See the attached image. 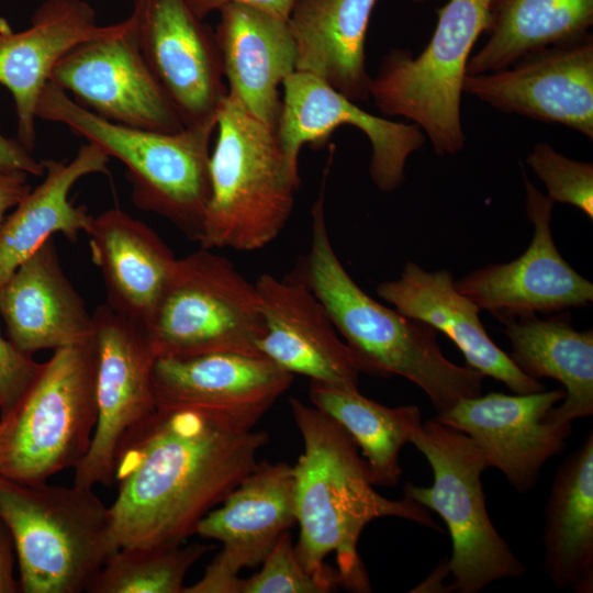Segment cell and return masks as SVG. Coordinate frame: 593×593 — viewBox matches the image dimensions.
I'll return each mask as SVG.
<instances>
[{
	"label": "cell",
	"instance_id": "6da1fadb",
	"mask_svg": "<svg viewBox=\"0 0 593 593\" xmlns=\"http://www.w3.org/2000/svg\"><path fill=\"white\" fill-rule=\"evenodd\" d=\"M262 430L191 409L157 410L119 446L109 507L121 547L179 545L257 465Z\"/></svg>",
	"mask_w": 593,
	"mask_h": 593
},
{
	"label": "cell",
	"instance_id": "7a4b0ae2",
	"mask_svg": "<svg viewBox=\"0 0 593 593\" xmlns=\"http://www.w3.org/2000/svg\"><path fill=\"white\" fill-rule=\"evenodd\" d=\"M303 452L293 469L296 553L304 568L329 592L338 586L371 591L358 552L363 528L381 517H399L440 530L428 510L409 499L390 500L371 482L365 459L349 434L315 406L290 398Z\"/></svg>",
	"mask_w": 593,
	"mask_h": 593
},
{
	"label": "cell",
	"instance_id": "3957f363",
	"mask_svg": "<svg viewBox=\"0 0 593 593\" xmlns=\"http://www.w3.org/2000/svg\"><path fill=\"white\" fill-rule=\"evenodd\" d=\"M314 203L311 246L301 275L324 306L336 331L373 376L403 377L429 399L437 414L459 400L482 393L484 377L450 361L437 343L438 332L377 302L349 276L331 243L324 208L326 179Z\"/></svg>",
	"mask_w": 593,
	"mask_h": 593
},
{
	"label": "cell",
	"instance_id": "277c9868",
	"mask_svg": "<svg viewBox=\"0 0 593 593\" xmlns=\"http://www.w3.org/2000/svg\"><path fill=\"white\" fill-rule=\"evenodd\" d=\"M210 156L211 192L200 247L253 251L275 240L293 211L299 164L276 133L227 91Z\"/></svg>",
	"mask_w": 593,
	"mask_h": 593
},
{
	"label": "cell",
	"instance_id": "5b68a950",
	"mask_svg": "<svg viewBox=\"0 0 593 593\" xmlns=\"http://www.w3.org/2000/svg\"><path fill=\"white\" fill-rule=\"evenodd\" d=\"M36 118L67 126L126 167L132 202L200 240L210 186V142L216 122L168 134L110 122L77 103L48 81Z\"/></svg>",
	"mask_w": 593,
	"mask_h": 593
},
{
	"label": "cell",
	"instance_id": "8992f818",
	"mask_svg": "<svg viewBox=\"0 0 593 593\" xmlns=\"http://www.w3.org/2000/svg\"><path fill=\"white\" fill-rule=\"evenodd\" d=\"M0 518L24 593H80L119 549L109 507L93 489L24 484L0 474Z\"/></svg>",
	"mask_w": 593,
	"mask_h": 593
},
{
	"label": "cell",
	"instance_id": "52a82bcc",
	"mask_svg": "<svg viewBox=\"0 0 593 593\" xmlns=\"http://www.w3.org/2000/svg\"><path fill=\"white\" fill-rule=\"evenodd\" d=\"M94 339L55 349L33 381L0 416V474L46 482L85 458L97 423Z\"/></svg>",
	"mask_w": 593,
	"mask_h": 593
},
{
	"label": "cell",
	"instance_id": "ba28073f",
	"mask_svg": "<svg viewBox=\"0 0 593 593\" xmlns=\"http://www.w3.org/2000/svg\"><path fill=\"white\" fill-rule=\"evenodd\" d=\"M410 443L426 458L434 481L430 486L407 482L404 496L446 523L452 541L446 563V572L452 575L450 588L478 593L495 581L524 575L526 567L488 514L481 481L488 465L474 443L436 419L423 422Z\"/></svg>",
	"mask_w": 593,
	"mask_h": 593
},
{
	"label": "cell",
	"instance_id": "9c48e42d",
	"mask_svg": "<svg viewBox=\"0 0 593 593\" xmlns=\"http://www.w3.org/2000/svg\"><path fill=\"white\" fill-rule=\"evenodd\" d=\"M492 0H448L438 11L434 33L416 56L391 49L371 78L370 98L388 116L416 124L438 156L465 146L460 103L467 66L485 31Z\"/></svg>",
	"mask_w": 593,
	"mask_h": 593
},
{
	"label": "cell",
	"instance_id": "30bf717a",
	"mask_svg": "<svg viewBox=\"0 0 593 593\" xmlns=\"http://www.w3.org/2000/svg\"><path fill=\"white\" fill-rule=\"evenodd\" d=\"M144 329L158 358L261 356L265 327L255 283L226 257L200 247L177 258Z\"/></svg>",
	"mask_w": 593,
	"mask_h": 593
},
{
	"label": "cell",
	"instance_id": "8fae6325",
	"mask_svg": "<svg viewBox=\"0 0 593 593\" xmlns=\"http://www.w3.org/2000/svg\"><path fill=\"white\" fill-rule=\"evenodd\" d=\"M92 314L98 417L89 449L74 469L72 483L88 489L113 483L120 444L157 410L152 379L157 356L144 327L107 303Z\"/></svg>",
	"mask_w": 593,
	"mask_h": 593
},
{
	"label": "cell",
	"instance_id": "7c38bea8",
	"mask_svg": "<svg viewBox=\"0 0 593 593\" xmlns=\"http://www.w3.org/2000/svg\"><path fill=\"white\" fill-rule=\"evenodd\" d=\"M49 81L110 122L168 134L186 127L139 51L131 15L116 31L70 48Z\"/></svg>",
	"mask_w": 593,
	"mask_h": 593
},
{
	"label": "cell",
	"instance_id": "4fadbf2b",
	"mask_svg": "<svg viewBox=\"0 0 593 593\" xmlns=\"http://www.w3.org/2000/svg\"><path fill=\"white\" fill-rule=\"evenodd\" d=\"M296 523L292 466L262 461L198 524L195 535L222 544L202 578L183 593H240L244 568L260 564Z\"/></svg>",
	"mask_w": 593,
	"mask_h": 593
},
{
	"label": "cell",
	"instance_id": "5bb4252c",
	"mask_svg": "<svg viewBox=\"0 0 593 593\" xmlns=\"http://www.w3.org/2000/svg\"><path fill=\"white\" fill-rule=\"evenodd\" d=\"M139 51L186 127L216 122L227 93L214 32L184 0H135Z\"/></svg>",
	"mask_w": 593,
	"mask_h": 593
},
{
	"label": "cell",
	"instance_id": "9a60e30c",
	"mask_svg": "<svg viewBox=\"0 0 593 593\" xmlns=\"http://www.w3.org/2000/svg\"><path fill=\"white\" fill-rule=\"evenodd\" d=\"M525 210L534 226L528 248L516 259L490 264L455 280L458 292L491 314L561 312L589 306L593 284L561 256L552 237L553 202L542 194L522 168Z\"/></svg>",
	"mask_w": 593,
	"mask_h": 593
},
{
	"label": "cell",
	"instance_id": "2e32d148",
	"mask_svg": "<svg viewBox=\"0 0 593 593\" xmlns=\"http://www.w3.org/2000/svg\"><path fill=\"white\" fill-rule=\"evenodd\" d=\"M564 396L561 389L526 394L490 392L461 399L435 419L466 434L488 468L501 471L518 493H527L537 484L545 463L564 449L572 433L571 423L546 419L549 410Z\"/></svg>",
	"mask_w": 593,
	"mask_h": 593
},
{
	"label": "cell",
	"instance_id": "e0dca14e",
	"mask_svg": "<svg viewBox=\"0 0 593 593\" xmlns=\"http://www.w3.org/2000/svg\"><path fill=\"white\" fill-rule=\"evenodd\" d=\"M462 91L506 113L593 138V38L534 52L506 68L467 75Z\"/></svg>",
	"mask_w": 593,
	"mask_h": 593
},
{
	"label": "cell",
	"instance_id": "ac0fdd59",
	"mask_svg": "<svg viewBox=\"0 0 593 593\" xmlns=\"http://www.w3.org/2000/svg\"><path fill=\"white\" fill-rule=\"evenodd\" d=\"M282 87L276 133L293 163L299 164L304 144L322 146L337 127L348 124L361 131L370 142L369 174L374 186L383 192H392L405 181L407 158L426 139L416 124L373 115L307 72L295 70L283 80Z\"/></svg>",
	"mask_w": 593,
	"mask_h": 593
},
{
	"label": "cell",
	"instance_id": "d6986e66",
	"mask_svg": "<svg viewBox=\"0 0 593 593\" xmlns=\"http://www.w3.org/2000/svg\"><path fill=\"white\" fill-rule=\"evenodd\" d=\"M152 379L157 407L197 410L253 429L290 388L293 374L264 356L210 353L158 357Z\"/></svg>",
	"mask_w": 593,
	"mask_h": 593
},
{
	"label": "cell",
	"instance_id": "ffe728a7",
	"mask_svg": "<svg viewBox=\"0 0 593 593\" xmlns=\"http://www.w3.org/2000/svg\"><path fill=\"white\" fill-rule=\"evenodd\" d=\"M255 286L265 327L259 354L311 382L358 389L363 367L301 272L282 279L264 273Z\"/></svg>",
	"mask_w": 593,
	"mask_h": 593
},
{
	"label": "cell",
	"instance_id": "44dd1931",
	"mask_svg": "<svg viewBox=\"0 0 593 593\" xmlns=\"http://www.w3.org/2000/svg\"><path fill=\"white\" fill-rule=\"evenodd\" d=\"M119 26L120 22L99 25L94 9L85 0H46L23 31H13L0 19V85L13 98L16 138L25 147L32 150L35 145L37 102L56 63L77 44Z\"/></svg>",
	"mask_w": 593,
	"mask_h": 593
},
{
	"label": "cell",
	"instance_id": "7402d4cb",
	"mask_svg": "<svg viewBox=\"0 0 593 593\" xmlns=\"http://www.w3.org/2000/svg\"><path fill=\"white\" fill-rule=\"evenodd\" d=\"M0 317L10 342L29 355L93 338V314L64 272L54 237L0 287Z\"/></svg>",
	"mask_w": 593,
	"mask_h": 593
},
{
	"label": "cell",
	"instance_id": "603a6c76",
	"mask_svg": "<svg viewBox=\"0 0 593 593\" xmlns=\"http://www.w3.org/2000/svg\"><path fill=\"white\" fill-rule=\"evenodd\" d=\"M449 270L427 271L413 261L405 262L400 277L377 287V294L395 310L444 333L462 353L467 366L504 383L515 394L545 390L544 384L525 374L488 335L480 310L458 292Z\"/></svg>",
	"mask_w": 593,
	"mask_h": 593
},
{
	"label": "cell",
	"instance_id": "cb8c5ba5",
	"mask_svg": "<svg viewBox=\"0 0 593 593\" xmlns=\"http://www.w3.org/2000/svg\"><path fill=\"white\" fill-rule=\"evenodd\" d=\"M214 32L227 91L258 120L276 128L279 87L296 70V46L288 22L264 10L230 3Z\"/></svg>",
	"mask_w": 593,
	"mask_h": 593
},
{
	"label": "cell",
	"instance_id": "d4e9b609",
	"mask_svg": "<svg viewBox=\"0 0 593 593\" xmlns=\"http://www.w3.org/2000/svg\"><path fill=\"white\" fill-rule=\"evenodd\" d=\"M87 234L105 303L145 327L177 260L172 250L149 225L120 208L93 216Z\"/></svg>",
	"mask_w": 593,
	"mask_h": 593
},
{
	"label": "cell",
	"instance_id": "484cf974",
	"mask_svg": "<svg viewBox=\"0 0 593 593\" xmlns=\"http://www.w3.org/2000/svg\"><path fill=\"white\" fill-rule=\"evenodd\" d=\"M378 0H295L287 19L296 71L314 75L349 100L370 98L365 44Z\"/></svg>",
	"mask_w": 593,
	"mask_h": 593
},
{
	"label": "cell",
	"instance_id": "4316f807",
	"mask_svg": "<svg viewBox=\"0 0 593 593\" xmlns=\"http://www.w3.org/2000/svg\"><path fill=\"white\" fill-rule=\"evenodd\" d=\"M109 156L86 143L70 161L43 160V181L14 206L0 225V287L40 246L57 233L71 243L90 228L93 216L69 200L75 183L92 174H108Z\"/></svg>",
	"mask_w": 593,
	"mask_h": 593
},
{
	"label": "cell",
	"instance_id": "83f0119b",
	"mask_svg": "<svg viewBox=\"0 0 593 593\" xmlns=\"http://www.w3.org/2000/svg\"><path fill=\"white\" fill-rule=\"evenodd\" d=\"M504 325L513 362L527 376L551 378L564 388L562 404L553 406L546 419L572 423L593 414V331H577L570 313L560 312L545 320L536 314H499Z\"/></svg>",
	"mask_w": 593,
	"mask_h": 593
},
{
	"label": "cell",
	"instance_id": "f1b7e54d",
	"mask_svg": "<svg viewBox=\"0 0 593 593\" xmlns=\"http://www.w3.org/2000/svg\"><path fill=\"white\" fill-rule=\"evenodd\" d=\"M544 570L555 588L593 592V432L559 466L547 497Z\"/></svg>",
	"mask_w": 593,
	"mask_h": 593
},
{
	"label": "cell",
	"instance_id": "f546056e",
	"mask_svg": "<svg viewBox=\"0 0 593 593\" xmlns=\"http://www.w3.org/2000/svg\"><path fill=\"white\" fill-rule=\"evenodd\" d=\"M593 0H492L485 44L471 55L467 75L512 66L546 47L589 34Z\"/></svg>",
	"mask_w": 593,
	"mask_h": 593
},
{
	"label": "cell",
	"instance_id": "4dcf8cb0",
	"mask_svg": "<svg viewBox=\"0 0 593 593\" xmlns=\"http://www.w3.org/2000/svg\"><path fill=\"white\" fill-rule=\"evenodd\" d=\"M310 400L338 423L361 450L373 485L393 486L400 481L401 448L422 427L416 405L388 407L363 396L358 389L311 382Z\"/></svg>",
	"mask_w": 593,
	"mask_h": 593
},
{
	"label": "cell",
	"instance_id": "1f68e13d",
	"mask_svg": "<svg viewBox=\"0 0 593 593\" xmlns=\"http://www.w3.org/2000/svg\"><path fill=\"white\" fill-rule=\"evenodd\" d=\"M213 549L198 542L119 548L94 577L88 593H183L191 567Z\"/></svg>",
	"mask_w": 593,
	"mask_h": 593
},
{
	"label": "cell",
	"instance_id": "d6a6232c",
	"mask_svg": "<svg viewBox=\"0 0 593 593\" xmlns=\"http://www.w3.org/2000/svg\"><path fill=\"white\" fill-rule=\"evenodd\" d=\"M526 164L542 181L553 203L573 205L593 219L592 163L569 158L541 142L533 146Z\"/></svg>",
	"mask_w": 593,
	"mask_h": 593
},
{
	"label": "cell",
	"instance_id": "836d02e7",
	"mask_svg": "<svg viewBox=\"0 0 593 593\" xmlns=\"http://www.w3.org/2000/svg\"><path fill=\"white\" fill-rule=\"evenodd\" d=\"M261 569L243 579L240 593H328L302 564L289 530L284 532L267 557Z\"/></svg>",
	"mask_w": 593,
	"mask_h": 593
},
{
	"label": "cell",
	"instance_id": "e575fe53",
	"mask_svg": "<svg viewBox=\"0 0 593 593\" xmlns=\"http://www.w3.org/2000/svg\"><path fill=\"white\" fill-rule=\"evenodd\" d=\"M41 363L15 347L0 331V416L7 414L26 391Z\"/></svg>",
	"mask_w": 593,
	"mask_h": 593
},
{
	"label": "cell",
	"instance_id": "d590c367",
	"mask_svg": "<svg viewBox=\"0 0 593 593\" xmlns=\"http://www.w3.org/2000/svg\"><path fill=\"white\" fill-rule=\"evenodd\" d=\"M0 172H23L32 176H44L43 160L35 159L32 150L18 138L4 136L0 130Z\"/></svg>",
	"mask_w": 593,
	"mask_h": 593
},
{
	"label": "cell",
	"instance_id": "8d00e7d4",
	"mask_svg": "<svg viewBox=\"0 0 593 593\" xmlns=\"http://www.w3.org/2000/svg\"><path fill=\"white\" fill-rule=\"evenodd\" d=\"M191 11L201 20L213 11L230 3L250 5L282 19H288L295 0H184Z\"/></svg>",
	"mask_w": 593,
	"mask_h": 593
},
{
	"label": "cell",
	"instance_id": "74e56055",
	"mask_svg": "<svg viewBox=\"0 0 593 593\" xmlns=\"http://www.w3.org/2000/svg\"><path fill=\"white\" fill-rule=\"evenodd\" d=\"M30 191L26 174L0 172V225L8 211L13 209Z\"/></svg>",
	"mask_w": 593,
	"mask_h": 593
},
{
	"label": "cell",
	"instance_id": "f35d334b",
	"mask_svg": "<svg viewBox=\"0 0 593 593\" xmlns=\"http://www.w3.org/2000/svg\"><path fill=\"white\" fill-rule=\"evenodd\" d=\"M12 536L0 518V593H15L20 589L13 577Z\"/></svg>",
	"mask_w": 593,
	"mask_h": 593
},
{
	"label": "cell",
	"instance_id": "ab89813d",
	"mask_svg": "<svg viewBox=\"0 0 593 593\" xmlns=\"http://www.w3.org/2000/svg\"><path fill=\"white\" fill-rule=\"evenodd\" d=\"M415 2H425V1H428V0H413Z\"/></svg>",
	"mask_w": 593,
	"mask_h": 593
}]
</instances>
